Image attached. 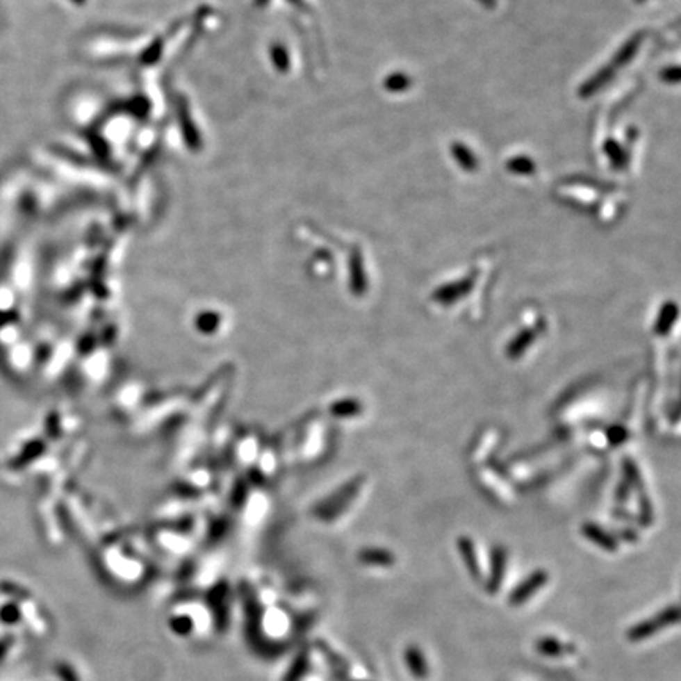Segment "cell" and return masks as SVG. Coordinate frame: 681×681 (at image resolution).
Returning a JSON list of instances; mask_svg holds the SVG:
<instances>
[{
	"mask_svg": "<svg viewBox=\"0 0 681 681\" xmlns=\"http://www.w3.org/2000/svg\"><path fill=\"white\" fill-rule=\"evenodd\" d=\"M678 620H680L678 606H668L656 616H651L648 620H643L641 623L631 626L626 632V637L627 641L634 643L642 642L645 639H650L651 636H655V634L659 632L661 630H664V627L677 625Z\"/></svg>",
	"mask_w": 681,
	"mask_h": 681,
	"instance_id": "6da1fadb",
	"label": "cell"
},
{
	"mask_svg": "<svg viewBox=\"0 0 681 681\" xmlns=\"http://www.w3.org/2000/svg\"><path fill=\"white\" fill-rule=\"evenodd\" d=\"M545 582H548V573L543 571V569H538V571L533 573L532 576H528L524 582L519 584L513 591H511L509 604L514 607L522 606V604L530 600V598L535 595L541 586H544Z\"/></svg>",
	"mask_w": 681,
	"mask_h": 681,
	"instance_id": "7a4b0ae2",
	"label": "cell"
},
{
	"mask_svg": "<svg viewBox=\"0 0 681 681\" xmlns=\"http://www.w3.org/2000/svg\"><path fill=\"white\" fill-rule=\"evenodd\" d=\"M404 657H406V662H407V667H409L410 673H412L415 678L422 680V678L427 677V673H429V667H427L425 653H422L418 645H409V647L406 648V653H404Z\"/></svg>",
	"mask_w": 681,
	"mask_h": 681,
	"instance_id": "3957f363",
	"label": "cell"
},
{
	"mask_svg": "<svg viewBox=\"0 0 681 681\" xmlns=\"http://www.w3.org/2000/svg\"><path fill=\"white\" fill-rule=\"evenodd\" d=\"M504 566H507V555L504 552L497 548L492 552V568H491V576L487 580V591L491 595H495L502 585V579L504 576Z\"/></svg>",
	"mask_w": 681,
	"mask_h": 681,
	"instance_id": "277c9868",
	"label": "cell"
},
{
	"mask_svg": "<svg viewBox=\"0 0 681 681\" xmlns=\"http://www.w3.org/2000/svg\"><path fill=\"white\" fill-rule=\"evenodd\" d=\"M535 647H536V651H538L539 655L548 656V657L561 656L568 650L565 647V643H563L561 641H559V639L552 637V636L539 637L538 641H536V643H535Z\"/></svg>",
	"mask_w": 681,
	"mask_h": 681,
	"instance_id": "5b68a950",
	"label": "cell"
},
{
	"mask_svg": "<svg viewBox=\"0 0 681 681\" xmlns=\"http://www.w3.org/2000/svg\"><path fill=\"white\" fill-rule=\"evenodd\" d=\"M43 448L44 446H43V442H41V440H33V442L26 445V448L21 451V454L17 456L15 461L10 462V467L11 468H22L26 466V463L33 461L35 457H38L41 454V451H43Z\"/></svg>",
	"mask_w": 681,
	"mask_h": 681,
	"instance_id": "8992f818",
	"label": "cell"
},
{
	"mask_svg": "<svg viewBox=\"0 0 681 681\" xmlns=\"http://www.w3.org/2000/svg\"><path fill=\"white\" fill-rule=\"evenodd\" d=\"M461 554H462V559H463V561H466V565H467L468 571H470L472 576L475 579H479L481 571H479L477 557H475L473 545L470 544V541H467V539H462L461 541Z\"/></svg>",
	"mask_w": 681,
	"mask_h": 681,
	"instance_id": "52a82bcc",
	"label": "cell"
},
{
	"mask_svg": "<svg viewBox=\"0 0 681 681\" xmlns=\"http://www.w3.org/2000/svg\"><path fill=\"white\" fill-rule=\"evenodd\" d=\"M0 621L3 625H16L21 621V609L16 602H7L0 607Z\"/></svg>",
	"mask_w": 681,
	"mask_h": 681,
	"instance_id": "ba28073f",
	"label": "cell"
},
{
	"mask_svg": "<svg viewBox=\"0 0 681 681\" xmlns=\"http://www.w3.org/2000/svg\"><path fill=\"white\" fill-rule=\"evenodd\" d=\"M361 559L368 563H372V565H384V566H388V565H391L393 561H395V559H393V554H390V552L377 550V549L366 550L365 554L361 555Z\"/></svg>",
	"mask_w": 681,
	"mask_h": 681,
	"instance_id": "9c48e42d",
	"label": "cell"
},
{
	"mask_svg": "<svg viewBox=\"0 0 681 681\" xmlns=\"http://www.w3.org/2000/svg\"><path fill=\"white\" fill-rule=\"evenodd\" d=\"M0 591H2L3 595L11 596L16 601L27 600L28 598V593L22 589V586H19L17 584H13V582H0Z\"/></svg>",
	"mask_w": 681,
	"mask_h": 681,
	"instance_id": "30bf717a",
	"label": "cell"
},
{
	"mask_svg": "<svg viewBox=\"0 0 681 681\" xmlns=\"http://www.w3.org/2000/svg\"><path fill=\"white\" fill-rule=\"evenodd\" d=\"M17 319L16 314L15 313H0V328L5 327L7 324H11V322H15Z\"/></svg>",
	"mask_w": 681,
	"mask_h": 681,
	"instance_id": "8fae6325",
	"label": "cell"
},
{
	"mask_svg": "<svg viewBox=\"0 0 681 681\" xmlns=\"http://www.w3.org/2000/svg\"><path fill=\"white\" fill-rule=\"evenodd\" d=\"M7 650H8V643L5 641H0V661H2L5 655H7Z\"/></svg>",
	"mask_w": 681,
	"mask_h": 681,
	"instance_id": "7c38bea8",
	"label": "cell"
}]
</instances>
